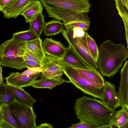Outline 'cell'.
<instances>
[{
    "instance_id": "cell-1",
    "label": "cell",
    "mask_w": 128,
    "mask_h": 128,
    "mask_svg": "<svg viewBox=\"0 0 128 128\" xmlns=\"http://www.w3.org/2000/svg\"><path fill=\"white\" fill-rule=\"evenodd\" d=\"M49 17L62 21L64 25L81 22L90 23L87 13L89 2L78 0H40Z\"/></svg>"
},
{
    "instance_id": "cell-2",
    "label": "cell",
    "mask_w": 128,
    "mask_h": 128,
    "mask_svg": "<svg viewBox=\"0 0 128 128\" xmlns=\"http://www.w3.org/2000/svg\"><path fill=\"white\" fill-rule=\"evenodd\" d=\"M128 57V48L124 44H114L108 40L100 45L98 68L102 76L112 77L119 71Z\"/></svg>"
},
{
    "instance_id": "cell-3",
    "label": "cell",
    "mask_w": 128,
    "mask_h": 128,
    "mask_svg": "<svg viewBox=\"0 0 128 128\" xmlns=\"http://www.w3.org/2000/svg\"><path fill=\"white\" fill-rule=\"evenodd\" d=\"M74 108L80 121L102 125L110 124L114 111L102 101L85 96L76 100Z\"/></svg>"
},
{
    "instance_id": "cell-4",
    "label": "cell",
    "mask_w": 128,
    "mask_h": 128,
    "mask_svg": "<svg viewBox=\"0 0 128 128\" xmlns=\"http://www.w3.org/2000/svg\"><path fill=\"white\" fill-rule=\"evenodd\" d=\"M27 50L25 42L12 38L0 46V66L18 70L26 68L24 58Z\"/></svg>"
},
{
    "instance_id": "cell-5",
    "label": "cell",
    "mask_w": 128,
    "mask_h": 128,
    "mask_svg": "<svg viewBox=\"0 0 128 128\" xmlns=\"http://www.w3.org/2000/svg\"><path fill=\"white\" fill-rule=\"evenodd\" d=\"M66 29L62 33L64 38L76 53L90 68L97 70L96 62L88 49L87 30L78 28L64 26Z\"/></svg>"
},
{
    "instance_id": "cell-6",
    "label": "cell",
    "mask_w": 128,
    "mask_h": 128,
    "mask_svg": "<svg viewBox=\"0 0 128 128\" xmlns=\"http://www.w3.org/2000/svg\"><path fill=\"white\" fill-rule=\"evenodd\" d=\"M53 60L61 66L63 73L76 88L83 93L94 98L102 99L104 84L92 82L79 73L74 67L60 62L57 58L52 57Z\"/></svg>"
},
{
    "instance_id": "cell-7",
    "label": "cell",
    "mask_w": 128,
    "mask_h": 128,
    "mask_svg": "<svg viewBox=\"0 0 128 128\" xmlns=\"http://www.w3.org/2000/svg\"><path fill=\"white\" fill-rule=\"evenodd\" d=\"M9 105L12 115L20 128H36V116L32 107L15 100Z\"/></svg>"
},
{
    "instance_id": "cell-8",
    "label": "cell",
    "mask_w": 128,
    "mask_h": 128,
    "mask_svg": "<svg viewBox=\"0 0 128 128\" xmlns=\"http://www.w3.org/2000/svg\"><path fill=\"white\" fill-rule=\"evenodd\" d=\"M41 78H45L60 80L63 73L62 67L55 63L51 57L46 55L42 62Z\"/></svg>"
},
{
    "instance_id": "cell-9",
    "label": "cell",
    "mask_w": 128,
    "mask_h": 128,
    "mask_svg": "<svg viewBox=\"0 0 128 128\" xmlns=\"http://www.w3.org/2000/svg\"><path fill=\"white\" fill-rule=\"evenodd\" d=\"M104 88L101 101L111 109L114 110L120 107L118 92L115 85L108 81H105Z\"/></svg>"
},
{
    "instance_id": "cell-10",
    "label": "cell",
    "mask_w": 128,
    "mask_h": 128,
    "mask_svg": "<svg viewBox=\"0 0 128 128\" xmlns=\"http://www.w3.org/2000/svg\"><path fill=\"white\" fill-rule=\"evenodd\" d=\"M42 75V72L32 75H26L22 73L13 72L11 73L5 78L6 84L15 86L22 88L32 86L36 78Z\"/></svg>"
},
{
    "instance_id": "cell-11",
    "label": "cell",
    "mask_w": 128,
    "mask_h": 128,
    "mask_svg": "<svg viewBox=\"0 0 128 128\" xmlns=\"http://www.w3.org/2000/svg\"><path fill=\"white\" fill-rule=\"evenodd\" d=\"M42 47L46 55L57 59L62 58L67 49L61 42L48 38L44 41Z\"/></svg>"
},
{
    "instance_id": "cell-12",
    "label": "cell",
    "mask_w": 128,
    "mask_h": 128,
    "mask_svg": "<svg viewBox=\"0 0 128 128\" xmlns=\"http://www.w3.org/2000/svg\"><path fill=\"white\" fill-rule=\"evenodd\" d=\"M120 80L118 94L120 107L128 109V60L125 62L120 72Z\"/></svg>"
},
{
    "instance_id": "cell-13",
    "label": "cell",
    "mask_w": 128,
    "mask_h": 128,
    "mask_svg": "<svg viewBox=\"0 0 128 128\" xmlns=\"http://www.w3.org/2000/svg\"><path fill=\"white\" fill-rule=\"evenodd\" d=\"M6 86L17 102L32 107L36 101L22 88L6 84Z\"/></svg>"
},
{
    "instance_id": "cell-14",
    "label": "cell",
    "mask_w": 128,
    "mask_h": 128,
    "mask_svg": "<svg viewBox=\"0 0 128 128\" xmlns=\"http://www.w3.org/2000/svg\"><path fill=\"white\" fill-rule=\"evenodd\" d=\"M37 0H17L2 12L5 18H15L20 15L28 7Z\"/></svg>"
},
{
    "instance_id": "cell-15",
    "label": "cell",
    "mask_w": 128,
    "mask_h": 128,
    "mask_svg": "<svg viewBox=\"0 0 128 128\" xmlns=\"http://www.w3.org/2000/svg\"><path fill=\"white\" fill-rule=\"evenodd\" d=\"M60 62L76 68L88 69L90 68L69 46L63 57L58 59Z\"/></svg>"
},
{
    "instance_id": "cell-16",
    "label": "cell",
    "mask_w": 128,
    "mask_h": 128,
    "mask_svg": "<svg viewBox=\"0 0 128 128\" xmlns=\"http://www.w3.org/2000/svg\"><path fill=\"white\" fill-rule=\"evenodd\" d=\"M110 124L119 128H128V109L122 108L119 110H114Z\"/></svg>"
},
{
    "instance_id": "cell-17",
    "label": "cell",
    "mask_w": 128,
    "mask_h": 128,
    "mask_svg": "<svg viewBox=\"0 0 128 128\" xmlns=\"http://www.w3.org/2000/svg\"><path fill=\"white\" fill-rule=\"evenodd\" d=\"M25 44L28 50L32 53L42 63L46 56L42 48V40L39 37L34 40L25 42Z\"/></svg>"
},
{
    "instance_id": "cell-18",
    "label": "cell",
    "mask_w": 128,
    "mask_h": 128,
    "mask_svg": "<svg viewBox=\"0 0 128 128\" xmlns=\"http://www.w3.org/2000/svg\"><path fill=\"white\" fill-rule=\"evenodd\" d=\"M43 10L40 1L38 0L28 7L20 15L24 17L26 22L29 23L38 14L42 12Z\"/></svg>"
},
{
    "instance_id": "cell-19",
    "label": "cell",
    "mask_w": 128,
    "mask_h": 128,
    "mask_svg": "<svg viewBox=\"0 0 128 128\" xmlns=\"http://www.w3.org/2000/svg\"><path fill=\"white\" fill-rule=\"evenodd\" d=\"M70 81L65 80L63 78L60 80H57L45 78H42L35 80L32 86L36 88H49L51 90L56 86L64 83H70Z\"/></svg>"
},
{
    "instance_id": "cell-20",
    "label": "cell",
    "mask_w": 128,
    "mask_h": 128,
    "mask_svg": "<svg viewBox=\"0 0 128 128\" xmlns=\"http://www.w3.org/2000/svg\"><path fill=\"white\" fill-rule=\"evenodd\" d=\"M74 68L79 73L90 80L101 84H104V78L97 70L92 68L86 69Z\"/></svg>"
},
{
    "instance_id": "cell-21",
    "label": "cell",
    "mask_w": 128,
    "mask_h": 128,
    "mask_svg": "<svg viewBox=\"0 0 128 128\" xmlns=\"http://www.w3.org/2000/svg\"><path fill=\"white\" fill-rule=\"evenodd\" d=\"M63 23L55 20L46 23L43 31L46 36H54L62 32L64 29Z\"/></svg>"
},
{
    "instance_id": "cell-22",
    "label": "cell",
    "mask_w": 128,
    "mask_h": 128,
    "mask_svg": "<svg viewBox=\"0 0 128 128\" xmlns=\"http://www.w3.org/2000/svg\"><path fill=\"white\" fill-rule=\"evenodd\" d=\"M46 23L42 12L40 13L29 23V29L40 37L43 31Z\"/></svg>"
},
{
    "instance_id": "cell-23",
    "label": "cell",
    "mask_w": 128,
    "mask_h": 128,
    "mask_svg": "<svg viewBox=\"0 0 128 128\" xmlns=\"http://www.w3.org/2000/svg\"><path fill=\"white\" fill-rule=\"evenodd\" d=\"M0 108L4 121L8 123L13 128H20L10 111L9 105L2 104Z\"/></svg>"
},
{
    "instance_id": "cell-24",
    "label": "cell",
    "mask_w": 128,
    "mask_h": 128,
    "mask_svg": "<svg viewBox=\"0 0 128 128\" xmlns=\"http://www.w3.org/2000/svg\"><path fill=\"white\" fill-rule=\"evenodd\" d=\"M38 38L32 30L28 29L13 34L12 38L17 40L26 42L34 40Z\"/></svg>"
},
{
    "instance_id": "cell-25",
    "label": "cell",
    "mask_w": 128,
    "mask_h": 128,
    "mask_svg": "<svg viewBox=\"0 0 128 128\" xmlns=\"http://www.w3.org/2000/svg\"><path fill=\"white\" fill-rule=\"evenodd\" d=\"M86 40L88 49L91 56L96 62L98 49L94 40L88 33L86 35Z\"/></svg>"
},
{
    "instance_id": "cell-26",
    "label": "cell",
    "mask_w": 128,
    "mask_h": 128,
    "mask_svg": "<svg viewBox=\"0 0 128 128\" xmlns=\"http://www.w3.org/2000/svg\"><path fill=\"white\" fill-rule=\"evenodd\" d=\"M100 125L88 122L80 121L78 123L72 124L70 128H99Z\"/></svg>"
},
{
    "instance_id": "cell-27",
    "label": "cell",
    "mask_w": 128,
    "mask_h": 128,
    "mask_svg": "<svg viewBox=\"0 0 128 128\" xmlns=\"http://www.w3.org/2000/svg\"><path fill=\"white\" fill-rule=\"evenodd\" d=\"M90 23L83 22H76L64 25V26H70L76 27L87 30L90 27Z\"/></svg>"
},
{
    "instance_id": "cell-28",
    "label": "cell",
    "mask_w": 128,
    "mask_h": 128,
    "mask_svg": "<svg viewBox=\"0 0 128 128\" xmlns=\"http://www.w3.org/2000/svg\"><path fill=\"white\" fill-rule=\"evenodd\" d=\"M14 100V98L6 88L3 96L2 104H6L9 105Z\"/></svg>"
},
{
    "instance_id": "cell-29",
    "label": "cell",
    "mask_w": 128,
    "mask_h": 128,
    "mask_svg": "<svg viewBox=\"0 0 128 128\" xmlns=\"http://www.w3.org/2000/svg\"><path fill=\"white\" fill-rule=\"evenodd\" d=\"M42 70L41 67L32 68H28L22 73L26 75H32L42 72Z\"/></svg>"
},
{
    "instance_id": "cell-30",
    "label": "cell",
    "mask_w": 128,
    "mask_h": 128,
    "mask_svg": "<svg viewBox=\"0 0 128 128\" xmlns=\"http://www.w3.org/2000/svg\"><path fill=\"white\" fill-rule=\"evenodd\" d=\"M24 60H28L35 62L41 65V62L31 52L27 49L24 56Z\"/></svg>"
},
{
    "instance_id": "cell-31",
    "label": "cell",
    "mask_w": 128,
    "mask_h": 128,
    "mask_svg": "<svg viewBox=\"0 0 128 128\" xmlns=\"http://www.w3.org/2000/svg\"><path fill=\"white\" fill-rule=\"evenodd\" d=\"M17 0H0V10L4 9L12 4Z\"/></svg>"
},
{
    "instance_id": "cell-32",
    "label": "cell",
    "mask_w": 128,
    "mask_h": 128,
    "mask_svg": "<svg viewBox=\"0 0 128 128\" xmlns=\"http://www.w3.org/2000/svg\"><path fill=\"white\" fill-rule=\"evenodd\" d=\"M26 68H38L41 66V65L35 62L25 60Z\"/></svg>"
},
{
    "instance_id": "cell-33",
    "label": "cell",
    "mask_w": 128,
    "mask_h": 128,
    "mask_svg": "<svg viewBox=\"0 0 128 128\" xmlns=\"http://www.w3.org/2000/svg\"><path fill=\"white\" fill-rule=\"evenodd\" d=\"M6 88V84L0 85V106L2 104V100Z\"/></svg>"
},
{
    "instance_id": "cell-34",
    "label": "cell",
    "mask_w": 128,
    "mask_h": 128,
    "mask_svg": "<svg viewBox=\"0 0 128 128\" xmlns=\"http://www.w3.org/2000/svg\"><path fill=\"white\" fill-rule=\"evenodd\" d=\"M53 128V127L52 125L47 123L42 124L36 127V128Z\"/></svg>"
},
{
    "instance_id": "cell-35",
    "label": "cell",
    "mask_w": 128,
    "mask_h": 128,
    "mask_svg": "<svg viewBox=\"0 0 128 128\" xmlns=\"http://www.w3.org/2000/svg\"><path fill=\"white\" fill-rule=\"evenodd\" d=\"M13 128L10 124L4 121L0 126V128Z\"/></svg>"
},
{
    "instance_id": "cell-36",
    "label": "cell",
    "mask_w": 128,
    "mask_h": 128,
    "mask_svg": "<svg viewBox=\"0 0 128 128\" xmlns=\"http://www.w3.org/2000/svg\"><path fill=\"white\" fill-rule=\"evenodd\" d=\"M4 83V78L2 75V68L0 66V85Z\"/></svg>"
},
{
    "instance_id": "cell-37",
    "label": "cell",
    "mask_w": 128,
    "mask_h": 128,
    "mask_svg": "<svg viewBox=\"0 0 128 128\" xmlns=\"http://www.w3.org/2000/svg\"><path fill=\"white\" fill-rule=\"evenodd\" d=\"M123 5L128 9V0H120Z\"/></svg>"
},
{
    "instance_id": "cell-38",
    "label": "cell",
    "mask_w": 128,
    "mask_h": 128,
    "mask_svg": "<svg viewBox=\"0 0 128 128\" xmlns=\"http://www.w3.org/2000/svg\"><path fill=\"white\" fill-rule=\"evenodd\" d=\"M113 128V126L110 124L105 125H101L99 128Z\"/></svg>"
},
{
    "instance_id": "cell-39",
    "label": "cell",
    "mask_w": 128,
    "mask_h": 128,
    "mask_svg": "<svg viewBox=\"0 0 128 128\" xmlns=\"http://www.w3.org/2000/svg\"><path fill=\"white\" fill-rule=\"evenodd\" d=\"M4 121L2 111L0 108V126Z\"/></svg>"
},
{
    "instance_id": "cell-40",
    "label": "cell",
    "mask_w": 128,
    "mask_h": 128,
    "mask_svg": "<svg viewBox=\"0 0 128 128\" xmlns=\"http://www.w3.org/2000/svg\"><path fill=\"white\" fill-rule=\"evenodd\" d=\"M79 0L88 2H89V1L88 0Z\"/></svg>"
}]
</instances>
